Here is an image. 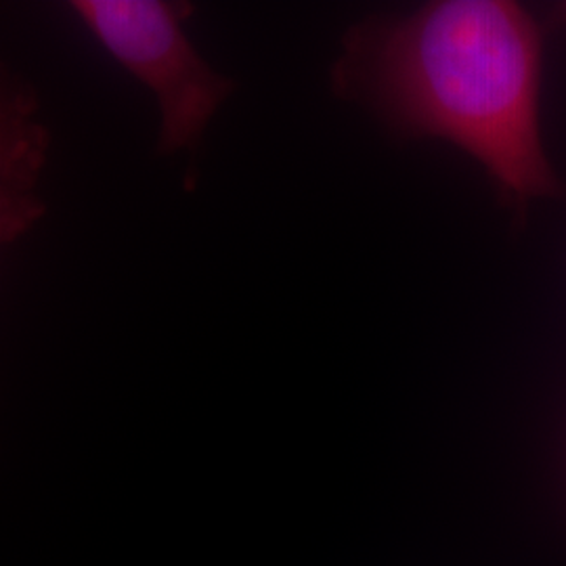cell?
Here are the masks:
<instances>
[{"label":"cell","instance_id":"obj_1","mask_svg":"<svg viewBox=\"0 0 566 566\" xmlns=\"http://www.w3.org/2000/svg\"><path fill=\"white\" fill-rule=\"evenodd\" d=\"M334 86L403 137L460 147L518 214L565 193L544 142V30L521 2L432 0L361 23L344 39Z\"/></svg>","mask_w":566,"mask_h":566},{"label":"cell","instance_id":"obj_2","mask_svg":"<svg viewBox=\"0 0 566 566\" xmlns=\"http://www.w3.org/2000/svg\"><path fill=\"white\" fill-rule=\"evenodd\" d=\"M86 30L160 105V154L193 149L235 84L217 74L185 32L193 7L164 0H76Z\"/></svg>","mask_w":566,"mask_h":566},{"label":"cell","instance_id":"obj_3","mask_svg":"<svg viewBox=\"0 0 566 566\" xmlns=\"http://www.w3.org/2000/svg\"><path fill=\"white\" fill-rule=\"evenodd\" d=\"M51 133L32 84L0 63V250L46 214L39 196Z\"/></svg>","mask_w":566,"mask_h":566},{"label":"cell","instance_id":"obj_4","mask_svg":"<svg viewBox=\"0 0 566 566\" xmlns=\"http://www.w3.org/2000/svg\"><path fill=\"white\" fill-rule=\"evenodd\" d=\"M565 18H566V9H565Z\"/></svg>","mask_w":566,"mask_h":566}]
</instances>
